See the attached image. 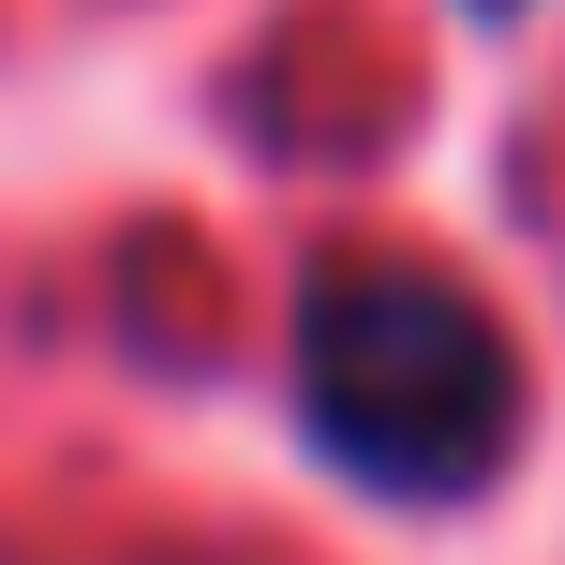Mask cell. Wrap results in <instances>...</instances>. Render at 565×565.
Instances as JSON below:
<instances>
[{
	"mask_svg": "<svg viewBox=\"0 0 565 565\" xmlns=\"http://www.w3.org/2000/svg\"><path fill=\"white\" fill-rule=\"evenodd\" d=\"M298 417L358 491H477L521 431V358L477 282L417 254H342L298 282Z\"/></svg>",
	"mask_w": 565,
	"mask_h": 565,
	"instance_id": "6da1fadb",
	"label": "cell"
},
{
	"mask_svg": "<svg viewBox=\"0 0 565 565\" xmlns=\"http://www.w3.org/2000/svg\"><path fill=\"white\" fill-rule=\"evenodd\" d=\"M477 15H521V0H477Z\"/></svg>",
	"mask_w": 565,
	"mask_h": 565,
	"instance_id": "7a4b0ae2",
	"label": "cell"
}]
</instances>
